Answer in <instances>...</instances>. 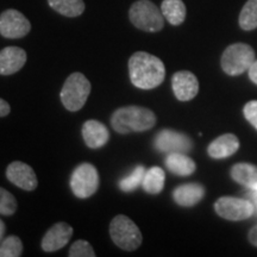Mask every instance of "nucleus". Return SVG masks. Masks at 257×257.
I'll return each mask as SVG.
<instances>
[{"instance_id":"f257e3e1","label":"nucleus","mask_w":257,"mask_h":257,"mask_svg":"<svg viewBox=\"0 0 257 257\" xmlns=\"http://www.w3.org/2000/svg\"><path fill=\"white\" fill-rule=\"evenodd\" d=\"M128 76L135 87L154 89L166 78L165 64L152 54L137 51L128 60Z\"/></svg>"},{"instance_id":"f03ea898","label":"nucleus","mask_w":257,"mask_h":257,"mask_svg":"<svg viewBox=\"0 0 257 257\" xmlns=\"http://www.w3.org/2000/svg\"><path fill=\"white\" fill-rule=\"evenodd\" d=\"M156 124V115L152 110L142 106H124L113 112L111 125L118 134L143 133Z\"/></svg>"},{"instance_id":"7ed1b4c3","label":"nucleus","mask_w":257,"mask_h":257,"mask_svg":"<svg viewBox=\"0 0 257 257\" xmlns=\"http://www.w3.org/2000/svg\"><path fill=\"white\" fill-rule=\"evenodd\" d=\"M91 88V82L82 73L70 74L61 89V101L70 112L81 110L87 101Z\"/></svg>"},{"instance_id":"20e7f679","label":"nucleus","mask_w":257,"mask_h":257,"mask_svg":"<svg viewBox=\"0 0 257 257\" xmlns=\"http://www.w3.org/2000/svg\"><path fill=\"white\" fill-rule=\"evenodd\" d=\"M128 18L135 27L146 32L161 31L165 27L162 11L150 0H138L134 3L128 11Z\"/></svg>"},{"instance_id":"39448f33","label":"nucleus","mask_w":257,"mask_h":257,"mask_svg":"<svg viewBox=\"0 0 257 257\" xmlns=\"http://www.w3.org/2000/svg\"><path fill=\"white\" fill-rule=\"evenodd\" d=\"M110 236L115 245L126 251H134L140 248L143 240L141 230L135 221L124 214H118L112 219Z\"/></svg>"},{"instance_id":"423d86ee","label":"nucleus","mask_w":257,"mask_h":257,"mask_svg":"<svg viewBox=\"0 0 257 257\" xmlns=\"http://www.w3.org/2000/svg\"><path fill=\"white\" fill-rule=\"evenodd\" d=\"M253 61H255V51L249 44L234 43L224 50L220 64L227 75L236 76L248 72Z\"/></svg>"},{"instance_id":"0eeeda50","label":"nucleus","mask_w":257,"mask_h":257,"mask_svg":"<svg viewBox=\"0 0 257 257\" xmlns=\"http://www.w3.org/2000/svg\"><path fill=\"white\" fill-rule=\"evenodd\" d=\"M99 184V173L91 163H82L78 166L70 176V188L74 195L80 199L92 197L98 191Z\"/></svg>"},{"instance_id":"6e6552de","label":"nucleus","mask_w":257,"mask_h":257,"mask_svg":"<svg viewBox=\"0 0 257 257\" xmlns=\"http://www.w3.org/2000/svg\"><path fill=\"white\" fill-rule=\"evenodd\" d=\"M217 214L226 220L239 221L249 219L255 213L252 202L249 199L221 197L214 204Z\"/></svg>"},{"instance_id":"1a4fd4ad","label":"nucleus","mask_w":257,"mask_h":257,"mask_svg":"<svg viewBox=\"0 0 257 257\" xmlns=\"http://www.w3.org/2000/svg\"><path fill=\"white\" fill-rule=\"evenodd\" d=\"M154 146L161 153H182L187 154L192 150L193 142L187 135L178 131L165 128L156 135Z\"/></svg>"},{"instance_id":"9d476101","label":"nucleus","mask_w":257,"mask_h":257,"mask_svg":"<svg viewBox=\"0 0 257 257\" xmlns=\"http://www.w3.org/2000/svg\"><path fill=\"white\" fill-rule=\"evenodd\" d=\"M29 19L17 10H6L0 15V34L6 38H22L30 32Z\"/></svg>"},{"instance_id":"9b49d317","label":"nucleus","mask_w":257,"mask_h":257,"mask_svg":"<svg viewBox=\"0 0 257 257\" xmlns=\"http://www.w3.org/2000/svg\"><path fill=\"white\" fill-rule=\"evenodd\" d=\"M6 178L17 187L25 191H35L37 188L38 181L34 169L27 163L21 161H15L10 163L6 169Z\"/></svg>"},{"instance_id":"f8f14e48","label":"nucleus","mask_w":257,"mask_h":257,"mask_svg":"<svg viewBox=\"0 0 257 257\" xmlns=\"http://www.w3.org/2000/svg\"><path fill=\"white\" fill-rule=\"evenodd\" d=\"M172 87L178 100L189 101L198 94L199 81L192 72L180 70L173 75Z\"/></svg>"},{"instance_id":"ddd939ff","label":"nucleus","mask_w":257,"mask_h":257,"mask_svg":"<svg viewBox=\"0 0 257 257\" xmlns=\"http://www.w3.org/2000/svg\"><path fill=\"white\" fill-rule=\"evenodd\" d=\"M73 236V227L69 224L56 223L50 227L42 239V249L46 252H54L62 249L69 243Z\"/></svg>"},{"instance_id":"4468645a","label":"nucleus","mask_w":257,"mask_h":257,"mask_svg":"<svg viewBox=\"0 0 257 257\" xmlns=\"http://www.w3.org/2000/svg\"><path fill=\"white\" fill-rule=\"evenodd\" d=\"M27 53L19 47H6L0 50V75H12L24 67Z\"/></svg>"},{"instance_id":"2eb2a0df","label":"nucleus","mask_w":257,"mask_h":257,"mask_svg":"<svg viewBox=\"0 0 257 257\" xmlns=\"http://www.w3.org/2000/svg\"><path fill=\"white\" fill-rule=\"evenodd\" d=\"M82 137L86 146L91 149L104 147L110 140V131L104 124L95 119H89L82 125Z\"/></svg>"},{"instance_id":"dca6fc26","label":"nucleus","mask_w":257,"mask_h":257,"mask_svg":"<svg viewBox=\"0 0 257 257\" xmlns=\"http://www.w3.org/2000/svg\"><path fill=\"white\" fill-rule=\"evenodd\" d=\"M239 149V141L232 134H225L212 141L207 147V154L212 159L221 160L232 156Z\"/></svg>"},{"instance_id":"f3484780","label":"nucleus","mask_w":257,"mask_h":257,"mask_svg":"<svg viewBox=\"0 0 257 257\" xmlns=\"http://www.w3.org/2000/svg\"><path fill=\"white\" fill-rule=\"evenodd\" d=\"M205 193H206L205 187L200 184H186L174 189L173 198L180 206L191 207L202 200Z\"/></svg>"},{"instance_id":"a211bd4d","label":"nucleus","mask_w":257,"mask_h":257,"mask_svg":"<svg viewBox=\"0 0 257 257\" xmlns=\"http://www.w3.org/2000/svg\"><path fill=\"white\" fill-rule=\"evenodd\" d=\"M165 163L170 173L179 176H189L197 169L194 161L182 153L168 154Z\"/></svg>"},{"instance_id":"6ab92c4d","label":"nucleus","mask_w":257,"mask_h":257,"mask_svg":"<svg viewBox=\"0 0 257 257\" xmlns=\"http://www.w3.org/2000/svg\"><path fill=\"white\" fill-rule=\"evenodd\" d=\"M231 178L249 189L257 188V167L250 163H237L231 168Z\"/></svg>"},{"instance_id":"aec40b11","label":"nucleus","mask_w":257,"mask_h":257,"mask_svg":"<svg viewBox=\"0 0 257 257\" xmlns=\"http://www.w3.org/2000/svg\"><path fill=\"white\" fill-rule=\"evenodd\" d=\"M161 11L166 21L172 25H180L185 22L186 6L182 0H163Z\"/></svg>"},{"instance_id":"412c9836","label":"nucleus","mask_w":257,"mask_h":257,"mask_svg":"<svg viewBox=\"0 0 257 257\" xmlns=\"http://www.w3.org/2000/svg\"><path fill=\"white\" fill-rule=\"evenodd\" d=\"M165 170L160 168V167H152V168L148 169L146 172V175H144L142 182V187L147 193L155 195L162 192L163 187H165Z\"/></svg>"},{"instance_id":"4be33fe9","label":"nucleus","mask_w":257,"mask_h":257,"mask_svg":"<svg viewBox=\"0 0 257 257\" xmlns=\"http://www.w3.org/2000/svg\"><path fill=\"white\" fill-rule=\"evenodd\" d=\"M48 4L64 17H79L85 11L83 0H48Z\"/></svg>"},{"instance_id":"5701e85b","label":"nucleus","mask_w":257,"mask_h":257,"mask_svg":"<svg viewBox=\"0 0 257 257\" xmlns=\"http://www.w3.org/2000/svg\"><path fill=\"white\" fill-rule=\"evenodd\" d=\"M239 27L245 31L257 28V0H248L239 15Z\"/></svg>"},{"instance_id":"b1692460","label":"nucleus","mask_w":257,"mask_h":257,"mask_svg":"<svg viewBox=\"0 0 257 257\" xmlns=\"http://www.w3.org/2000/svg\"><path fill=\"white\" fill-rule=\"evenodd\" d=\"M146 168L143 166H137L131 174L125 176L119 181V188L125 193L134 192L140 186H142L144 175H146Z\"/></svg>"},{"instance_id":"393cba45","label":"nucleus","mask_w":257,"mask_h":257,"mask_svg":"<svg viewBox=\"0 0 257 257\" xmlns=\"http://www.w3.org/2000/svg\"><path fill=\"white\" fill-rule=\"evenodd\" d=\"M23 253V243L17 236H9L0 242V257H19Z\"/></svg>"},{"instance_id":"a878e982","label":"nucleus","mask_w":257,"mask_h":257,"mask_svg":"<svg viewBox=\"0 0 257 257\" xmlns=\"http://www.w3.org/2000/svg\"><path fill=\"white\" fill-rule=\"evenodd\" d=\"M17 211V200L15 195L5 188L0 187V214L12 216Z\"/></svg>"},{"instance_id":"bb28decb","label":"nucleus","mask_w":257,"mask_h":257,"mask_svg":"<svg viewBox=\"0 0 257 257\" xmlns=\"http://www.w3.org/2000/svg\"><path fill=\"white\" fill-rule=\"evenodd\" d=\"M68 256L69 257H94L95 252L94 250H93L92 245L87 242V240L79 239V240H75V242L73 243V245L70 246Z\"/></svg>"},{"instance_id":"cd10ccee","label":"nucleus","mask_w":257,"mask_h":257,"mask_svg":"<svg viewBox=\"0 0 257 257\" xmlns=\"http://www.w3.org/2000/svg\"><path fill=\"white\" fill-rule=\"evenodd\" d=\"M243 113L244 117L246 118V120H248L253 127L257 128V100H251L246 102L243 108Z\"/></svg>"},{"instance_id":"c85d7f7f","label":"nucleus","mask_w":257,"mask_h":257,"mask_svg":"<svg viewBox=\"0 0 257 257\" xmlns=\"http://www.w3.org/2000/svg\"><path fill=\"white\" fill-rule=\"evenodd\" d=\"M10 112H11V107H10L9 102L0 98V117H6Z\"/></svg>"},{"instance_id":"c756f323","label":"nucleus","mask_w":257,"mask_h":257,"mask_svg":"<svg viewBox=\"0 0 257 257\" xmlns=\"http://www.w3.org/2000/svg\"><path fill=\"white\" fill-rule=\"evenodd\" d=\"M248 73H249L250 80L257 85V60L253 61V63L250 66Z\"/></svg>"},{"instance_id":"7c9ffc66","label":"nucleus","mask_w":257,"mask_h":257,"mask_svg":"<svg viewBox=\"0 0 257 257\" xmlns=\"http://www.w3.org/2000/svg\"><path fill=\"white\" fill-rule=\"evenodd\" d=\"M248 238H249V242L257 248V225H255V226L249 231Z\"/></svg>"},{"instance_id":"2f4dec72","label":"nucleus","mask_w":257,"mask_h":257,"mask_svg":"<svg viewBox=\"0 0 257 257\" xmlns=\"http://www.w3.org/2000/svg\"><path fill=\"white\" fill-rule=\"evenodd\" d=\"M246 195H248L249 200L252 202L253 208H255V211L257 212V188L256 189H250Z\"/></svg>"},{"instance_id":"473e14b6","label":"nucleus","mask_w":257,"mask_h":257,"mask_svg":"<svg viewBox=\"0 0 257 257\" xmlns=\"http://www.w3.org/2000/svg\"><path fill=\"white\" fill-rule=\"evenodd\" d=\"M5 231H6V226H5V223L0 219V242H2L3 238H4V234H5Z\"/></svg>"}]
</instances>
